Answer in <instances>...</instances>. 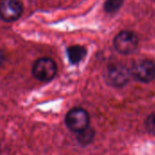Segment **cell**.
I'll return each mask as SVG.
<instances>
[{"instance_id":"cell-1","label":"cell","mask_w":155,"mask_h":155,"mask_svg":"<svg viewBox=\"0 0 155 155\" xmlns=\"http://www.w3.org/2000/svg\"><path fill=\"white\" fill-rule=\"evenodd\" d=\"M64 123L66 127L75 134H78L89 127L90 116L86 110L75 107L71 109L65 115Z\"/></svg>"},{"instance_id":"cell-7","label":"cell","mask_w":155,"mask_h":155,"mask_svg":"<svg viewBox=\"0 0 155 155\" xmlns=\"http://www.w3.org/2000/svg\"><path fill=\"white\" fill-rule=\"evenodd\" d=\"M68 60L73 64H79L86 55V49L82 45H72L66 49Z\"/></svg>"},{"instance_id":"cell-3","label":"cell","mask_w":155,"mask_h":155,"mask_svg":"<svg viewBox=\"0 0 155 155\" xmlns=\"http://www.w3.org/2000/svg\"><path fill=\"white\" fill-rule=\"evenodd\" d=\"M138 37L131 31H122L114 39V45L116 51L122 54H130L138 46Z\"/></svg>"},{"instance_id":"cell-2","label":"cell","mask_w":155,"mask_h":155,"mask_svg":"<svg viewBox=\"0 0 155 155\" xmlns=\"http://www.w3.org/2000/svg\"><path fill=\"white\" fill-rule=\"evenodd\" d=\"M32 72L37 80L42 82H49L56 75L57 66L53 59L48 57H41L34 63Z\"/></svg>"},{"instance_id":"cell-6","label":"cell","mask_w":155,"mask_h":155,"mask_svg":"<svg viewBox=\"0 0 155 155\" xmlns=\"http://www.w3.org/2000/svg\"><path fill=\"white\" fill-rule=\"evenodd\" d=\"M131 72L122 64H113L108 68L107 82L114 87H122L127 84Z\"/></svg>"},{"instance_id":"cell-10","label":"cell","mask_w":155,"mask_h":155,"mask_svg":"<svg viewBox=\"0 0 155 155\" xmlns=\"http://www.w3.org/2000/svg\"><path fill=\"white\" fill-rule=\"evenodd\" d=\"M145 129L149 134L155 135V113L151 114L145 120Z\"/></svg>"},{"instance_id":"cell-9","label":"cell","mask_w":155,"mask_h":155,"mask_svg":"<svg viewBox=\"0 0 155 155\" xmlns=\"http://www.w3.org/2000/svg\"><path fill=\"white\" fill-rule=\"evenodd\" d=\"M124 0H106L104 4V9L108 13L116 12L123 5Z\"/></svg>"},{"instance_id":"cell-8","label":"cell","mask_w":155,"mask_h":155,"mask_svg":"<svg viewBox=\"0 0 155 155\" xmlns=\"http://www.w3.org/2000/svg\"><path fill=\"white\" fill-rule=\"evenodd\" d=\"M94 136V130L92 128L88 127L85 130L77 134V140L81 144L86 145V144H89L93 141Z\"/></svg>"},{"instance_id":"cell-5","label":"cell","mask_w":155,"mask_h":155,"mask_svg":"<svg viewBox=\"0 0 155 155\" xmlns=\"http://www.w3.org/2000/svg\"><path fill=\"white\" fill-rule=\"evenodd\" d=\"M23 13L20 0H0V18L5 22L17 20Z\"/></svg>"},{"instance_id":"cell-4","label":"cell","mask_w":155,"mask_h":155,"mask_svg":"<svg viewBox=\"0 0 155 155\" xmlns=\"http://www.w3.org/2000/svg\"><path fill=\"white\" fill-rule=\"evenodd\" d=\"M137 81L142 83H150L155 78V64L150 60H143L136 63L130 70Z\"/></svg>"},{"instance_id":"cell-11","label":"cell","mask_w":155,"mask_h":155,"mask_svg":"<svg viewBox=\"0 0 155 155\" xmlns=\"http://www.w3.org/2000/svg\"><path fill=\"white\" fill-rule=\"evenodd\" d=\"M4 60H5V54H4V52L0 49V66H1L2 64L4 63Z\"/></svg>"}]
</instances>
